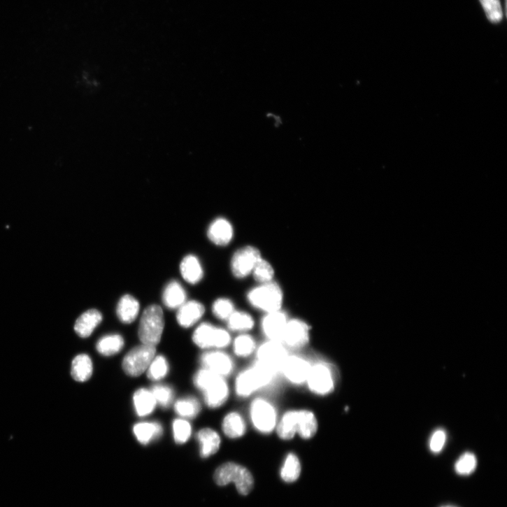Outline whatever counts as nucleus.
Returning <instances> with one entry per match:
<instances>
[{
	"mask_svg": "<svg viewBox=\"0 0 507 507\" xmlns=\"http://www.w3.org/2000/svg\"><path fill=\"white\" fill-rule=\"evenodd\" d=\"M193 382L204 395L205 401L209 408H220L227 401L229 387L225 378L203 368L196 373Z\"/></svg>",
	"mask_w": 507,
	"mask_h": 507,
	"instance_id": "nucleus-1",
	"label": "nucleus"
},
{
	"mask_svg": "<svg viewBox=\"0 0 507 507\" xmlns=\"http://www.w3.org/2000/svg\"><path fill=\"white\" fill-rule=\"evenodd\" d=\"M275 375V373L257 362L238 374L236 380V394L241 397H248L269 385Z\"/></svg>",
	"mask_w": 507,
	"mask_h": 507,
	"instance_id": "nucleus-2",
	"label": "nucleus"
},
{
	"mask_svg": "<svg viewBox=\"0 0 507 507\" xmlns=\"http://www.w3.org/2000/svg\"><path fill=\"white\" fill-rule=\"evenodd\" d=\"M164 328L162 309L153 304L144 311L138 329V336L144 345L156 347L161 341Z\"/></svg>",
	"mask_w": 507,
	"mask_h": 507,
	"instance_id": "nucleus-3",
	"label": "nucleus"
},
{
	"mask_svg": "<svg viewBox=\"0 0 507 507\" xmlns=\"http://www.w3.org/2000/svg\"><path fill=\"white\" fill-rule=\"evenodd\" d=\"M216 483L221 486L233 482L241 494L247 495L252 490L254 480L250 471L239 464L228 462L220 466L215 474Z\"/></svg>",
	"mask_w": 507,
	"mask_h": 507,
	"instance_id": "nucleus-4",
	"label": "nucleus"
},
{
	"mask_svg": "<svg viewBox=\"0 0 507 507\" xmlns=\"http://www.w3.org/2000/svg\"><path fill=\"white\" fill-rule=\"evenodd\" d=\"M248 297L254 308L266 313L280 310L283 298L280 286L272 281L252 289Z\"/></svg>",
	"mask_w": 507,
	"mask_h": 507,
	"instance_id": "nucleus-5",
	"label": "nucleus"
},
{
	"mask_svg": "<svg viewBox=\"0 0 507 507\" xmlns=\"http://www.w3.org/2000/svg\"><path fill=\"white\" fill-rule=\"evenodd\" d=\"M250 416L255 429L260 434H269L276 429L277 412L272 403L267 399H255L250 405Z\"/></svg>",
	"mask_w": 507,
	"mask_h": 507,
	"instance_id": "nucleus-6",
	"label": "nucleus"
},
{
	"mask_svg": "<svg viewBox=\"0 0 507 507\" xmlns=\"http://www.w3.org/2000/svg\"><path fill=\"white\" fill-rule=\"evenodd\" d=\"M192 341L201 349H222L230 345L231 337L225 329L217 328L209 323H202L194 331Z\"/></svg>",
	"mask_w": 507,
	"mask_h": 507,
	"instance_id": "nucleus-7",
	"label": "nucleus"
},
{
	"mask_svg": "<svg viewBox=\"0 0 507 507\" xmlns=\"http://www.w3.org/2000/svg\"><path fill=\"white\" fill-rule=\"evenodd\" d=\"M156 355V347L142 344L124 358L122 368L129 376L138 377L147 371Z\"/></svg>",
	"mask_w": 507,
	"mask_h": 507,
	"instance_id": "nucleus-8",
	"label": "nucleus"
},
{
	"mask_svg": "<svg viewBox=\"0 0 507 507\" xmlns=\"http://www.w3.org/2000/svg\"><path fill=\"white\" fill-rule=\"evenodd\" d=\"M257 363L276 373L288 357L286 347L280 341H269L257 350Z\"/></svg>",
	"mask_w": 507,
	"mask_h": 507,
	"instance_id": "nucleus-9",
	"label": "nucleus"
},
{
	"mask_svg": "<svg viewBox=\"0 0 507 507\" xmlns=\"http://www.w3.org/2000/svg\"><path fill=\"white\" fill-rule=\"evenodd\" d=\"M306 383L313 393L321 396L331 394L336 385L333 371L324 363L312 365Z\"/></svg>",
	"mask_w": 507,
	"mask_h": 507,
	"instance_id": "nucleus-10",
	"label": "nucleus"
},
{
	"mask_svg": "<svg viewBox=\"0 0 507 507\" xmlns=\"http://www.w3.org/2000/svg\"><path fill=\"white\" fill-rule=\"evenodd\" d=\"M259 250L252 246H247L238 250L231 261V270L238 278H243L250 273L256 264L262 259Z\"/></svg>",
	"mask_w": 507,
	"mask_h": 507,
	"instance_id": "nucleus-11",
	"label": "nucleus"
},
{
	"mask_svg": "<svg viewBox=\"0 0 507 507\" xmlns=\"http://www.w3.org/2000/svg\"><path fill=\"white\" fill-rule=\"evenodd\" d=\"M310 341V327L299 320H288L281 343L287 348L299 349Z\"/></svg>",
	"mask_w": 507,
	"mask_h": 507,
	"instance_id": "nucleus-12",
	"label": "nucleus"
},
{
	"mask_svg": "<svg viewBox=\"0 0 507 507\" xmlns=\"http://www.w3.org/2000/svg\"><path fill=\"white\" fill-rule=\"evenodd\" d=\"M312 364L306 359L296 355H288L281 372L292 384L301 385L307 382Z\"/></svg>",
	"mask_w": 507,
	"mask_h": 507,
	"instance_id": "nucleus-13",
	"label": "nucleus"
},
{
	"mask_svg": "<svg viewBox=\"0 0 507 507\" xmlns=\"http://www.w3.org/2000/svg\"><path fill=\"white\" fill-rule=\"evenodd\" d=\"M203 368L224 378L231 374L234 369L232 358L221 351H210L203 354L200 357Z\"/></svg>",
	"mask_w": 507,
	"mask_h": 507,
	"instance_id": "nucleus-14",
	"label": "nucleus"
},
{
	"mask_svg": "<svg viewBox=\"0 0 507 507\" xmlns=\"http://www.w3.org/2000/svg\"><path fill=\"white\" fill-rule=\"evenodd\" d=\"M288 320L280 310L267 313L262 320V329L269 341L281 342Z\"/></svg>",
	"mask_w": 507,
	"mask_h": 507,
	"instance_id": "nucleus-15",
	"label": "nucleus"
},
{
	"mask_svg": "<svg viewBox=\"0 0 507 507\" xmlns=\"http://www.w3.org/2000/svg\"><path fill=\"white\" fill-rule=\"evenodd\" d=\"M205 312V307L200 302L194 300L185 301L178 309L177 322L180 327L190 328L201 320Z\"/></svg>",
	"mask_w": 507,
	"mask_h": 507,
	"instance_id": "nucleus-16",
	"label": "nucleus"
},
{
	"mask_svg": "<svg viewBox=\"0 0 507 507\" xmlns=\"http://www.w3.org/2000/svg\"><path fill=\"white\" fill-rule=\"evenodd\" d=\"M197 440L199 445L200 456L202 458H208L216 454L222 443L219 434L210 428L200 430L197 434Z\"/></svg>",
	"mask_w": 507,
	"mask_h": 507,
	"instance_id": "nucleus-17",
	"label": "nucleus"
},
{
	"mask_svg": "<svg viewBox=\"0 0 507 507\" xmlns=\"http://www.w3.org/2000/svg\"><path fill=\"white\" fill-rule=\"evenodd\" d=\"M208 235L209 239L215 245L226 246L230 243L234 237V229L228 220L219 218L211 224Z\"/></svg>",
	"mask_w": 507,
	"mask_h": 507,
	"instance_id": "nucleus-18",
	"label": "nucleus"
},
{
	"mask_svg": "<svg viewBox=\"0 0 507 507\" xmlns=\"http://www.w3.org/2000/svg\"><path fill=\"white\" fill-rule=\"evenodd\" d=\"M101 321L103 315L98 310H90L76 320L74 330L78 336L86 338L91 336Z\"/></svg>",
	"mask_w": 507,
	"mask_h": 507,
	"instance_id": "nucleus-19",
	"label": "nucleus"
},
{
	"mask_svg": "<svg viewBox=\"0 0 507 507\" xmlns=\"http://www.w3.org/2000/svg\"><path fill=\"white\" fill-rule=\"evenodd\" d=\"M297 412V434L304 440L313 438L318 430V421L315 414L308 410Z\"/></svg>",
	"mask_w": 507,
	"mask_h": 507,
	"instance_id": "nucleus-20",
	"label": "nucleus"
},
{
	"mask_svg": "<svg viewBox=\"0 0 507 507\" xmlns=\"http://www.w3.org/2000/svg\"><path fill=\"white\" fill-rule=\"evenodd\" d=\"M140 304L131 295L126 294L120 300L117 309V314L120 320L126 324L133 323L138 316Z\"/></svg>",
	"mask_w": 507,
	"mask_h": 507,
	"instance_id": "nucleus-21",
	"label": "nucleus"
},
{
	"mask_svg": "<svg viewBox=\"0 0 507 507\" xmlns=\"http://www.w3.org/2000/svg\"><path fill=\"white\" fill-rule=\"evenodd\" d=\"M222 430L228 438L238 439L246 434L247 424L240 413L232 412L225 416L222 422Z\"/></svg>",
	"mask_w": 507,
	"mask_h": 507,
	"instance_id": "nucleus-22",
	"label": "nucleus"
},
{
	"mask_svg": "<svg viewBox=\"0 0 507 507\" xmlns=\"http://www.w3.org/2000/svg\"><path fill=\"white\" fill-rule=\"evenodd\" d=\"M134 404L138 416L144 417L151 415L157 405V401L151 390L141 388L134 394Z\"/></svg>",
	"mask_w": 507,
	"mask_h": 507,
	"instance_id": "nucleus-23",
	"label": "nucleus"
},
{
	"mask_svg": "<svg viewBox=\"0 0 507 507\" xmlns=\"http://www.w3.org/2000/svg\"><path fill=\"white\" fill-rule=\"evenodd\" d=\"M186 292L183 286L178 282L173 280L164 290L163 302L169 309H178L186 301Z\"/></svg>",
	"mask_w": 507,
	"mask_h": 507,
	"instance_id": "nucleus-24",
	"label": "nucleus"
},
{
	"mask_svg": "<svg viewBox=\"0 0 507 507\" xmlns=\"http://www.w3.org/2000/svg\"><path fill=\"white\" fill-rule=\"evenodd\" d=\"M134 434L138 441L144 445L159 439L163 434V427L158 422H142L134 427Z\"/></svg>",
	"mask_w": 507,
	"mask_h": 507,
	"instance_id": "nucleus-25",
	"label": "nucleus"
},
{
	"mask_svg": "<svg viewBox=\"0 0 507 507\" xmlns=\"http://www.w3.org/2000/svg\"><path fill=\"white\" fill-rule=\"evenodd\" d=\"M297 410L288 411L278 422L276 430L281 440H292L297 434Z\"/></svg>",
	"mask_w": 507,
	"mask_h": 507,
	"instance_id": "nucleus-26",
	"label": "nucleus"
},
{
	"mask_svg": "<svg viewBox=\"0 0 507 507\" xmlns=\"http://www.w3.org/2000/svg\"><path fill=\"white\" fill-rule=\"evenodd\" d=\"M180 273L187 283L196 284L203 277V269L199 259L193 255L186 256L180 264Z\"/></svg>",
	"mask_w": 507,
	"mask_h": 507,
	"instance_id": "nucleus-27",
	"label": "nucleus"
},
{
	"mask_svg": "<svg viewBox=\"0 0 507 507\" xmlns=\"http://www.w3.org/2000/svg\"><path fill=\"white\" fill-rule=\"evenodd\" d=\"M93 365L91 359L87 355L76 356L72 362L71 376L78 382L88 380L92 374Z\"/></svg>",
	"mask_w": 507,
	"mask_h": 507,
	"instance_id": "nucleus-28",
	"label": "nucleus"
},
{
	"mask_svg": "<svg viewBox=\"0 0 507 507\" xmlns=\"http://www.w3.org/2000/svg\"><path fill=\"white\" fill-rule=\"evenodd\" d=\"M124 347V340L118 334L106 336L97 343V352L103 356H113L120 352Z\"/></svg>",
	"mask_w": 507,
	"mask_h": 507,
	"instance_id": "nucleus-29",
	"label": "nucleus"
},
{
	"mask_svg": "<svg viewBox=\"0 0 507 507\" xmlns=\"http://www.w3.org/2000/svg\"><path fill=\"white\" fill-rule=\"evenodd\" d=\"M176 414L185 419H194L201 411L199 401L193 397H187L178 399L174 405Z\"/></svg>",
	"mask_w": 507,
	"mask_h": 507,
	"instance_id": "nucleus-30",
	"label": "nucleus"
},
{
	"mask_svg": "<svg viewBox=\"0 0 507 507\" xmlns=\"http://www.w3.org/2000/svg\"><path fill=\"white\" fill-rule=\"evenodd\" d=\"M300 473L301 464L299 458L295 454L289 453L281 468V478L286 483H292L299 478Z\"/></svg>",
	"mask_w": 507,
	"mask_h": 507,
	"instance_id": "nucleus-31",
	"label": "nucleus"
},
{
	"mask_svg": "<svg viewBox=\"0 0 507 507\" xmlns=\"http://www.w3.org/2000/svg\"><path fill=\"white\" fill-rule=\"evenodd\" d=\"M227 323L231 331L241 333L248 332L255 326L253 318L243 312H234L227 320Z\"/></svg>",
	"mask_w": 507,
	"mask_h": 507,
	"instance_id": "nucleus-32",
	"label": "nucleus"
},
{
	"mask_svg": "<svg viewBox=\"0 0 507 507\" xmlns=\"http://www.w3.org/2000/svg\"><path fill=\"white\" fill-rule=\"evenodd\" d=\"M169 369L166 359L162 355L155 356L147 369L148 377L153 381L160 380L166 376Z\"/></svg>",
	"mask_w": 507,
	"mask_h": 507,
	"instance_id": "nucleus-33",
	"label": "nucleus"
},
{
	"mask_svg": "<svg viewBox=\"0 0 507 507\" xmlns=\"http://www.w3.org/2000/svg\"><path fill=\"white\" fill-rule=\"evenodd\" d=\"M256 350V342L250 335L242 334L234 342V352L240 357H248Z\"/></svg>",
	"mask_w": 507,
	"mask_h": 507,
	"instance_id": "nucleus-34",
	"label": "nucleus"
},
{
	"mask_svg": "<svg viewBox=\"0 0 507 507\" xmlns=\"http://www.w3.org/2000/svg\"><path fill=\"white\" fill-rule=\"evenodd\" d=\"M487 19L492 24H499L504 18L500 0H479Z\"/></svg>",
	"mask_w": 507,
	"mask_h": 507,
	"instance_id": "nucleus-35",
	"label": "nucleus"
},
{
	"mask_svg": "<svg viewBox=\"0 0 507 507\" xmlns=\"http://www.w3.org/2000/svg\"><path fill=\"white\" fill-rule=\"evenodd\" d=\"M151 392L161 408L166 409L170 407L174 399V391L166 385L157 384L152 387Z\"/></svg>",
	"mask_w": 507,
	"mask_h": 507,
	"instance_id": "nucleus-36",
	"label": "nucleus"
},
{
	"mask_svg": "<svg viewBox=\"0 0 507 507\" xmlns=\"http://www.w3.org/2000/svg\"><path fill=\"white\" fill-rule=\"evenodd\" d=\"M172 429L173 439L178 445L187 442L192 434L190 424L183 419L175 420L172 424Z\"/></svg>",
	"mask_w": 507,
	"mask_h": 507,
	"instance_id": "nucleus-37",
	"label": "nucleus"
},
{
	"mask_svg": "<svg viewBox=\"0 0 507 507\" xmlns=\"http://www.w3.org/2000/svg\"><path fill=\"white\" fill-rule=\"evenodd\" d=\"M213 312L219 320L227 321L235 312L234 304L226 298L218 299L213 304Z\"/></svg>",
	"mask_w": 507,
	"mask_h": 507,
	"instance_id": "nucleus-38",
	"label": "nucleus"
},
{
	"mask_svg": "<svg viewBox=\"0 0 507 507\" xmlns=\"http://www.w3.org/2000/svg\"><path fill=\"white\" fill-rule=\"evenodd\" d=\"M252 273L257 281L263 284L272 280L274 276V270L270 263L262 259L256 264Z\"/></svg>",
	"mask_w": 507,
	"mask_h": 507,
	"instance_id": "nucleus-39",
	"label": "nucleus"
},
{
	"mask_svg": "<svg viewBox=\"0 0 507 507\" xmlns=\"http://www.w3.org/2000/svg\"><path fill=\"white\" fill-rule=\"evenodd\" d=\"M477 466V459L471 452H466L460 457L455 464V470L457 473L467 476L472 473Z\"/></svg>",
	"mask_w": 507,
	"mask_h": 507,
	"instance_id": "nucleus-40",
	"label": "nucleus"
},
{
	"mask_svg": "<svg viewBox=\"0 0 507 507\" xmlns=\"http://www.w3.org/2000/svg\"><path fill=\"white\" fill-rule=\"evenodd\" d=\"M446 433L443 429L436 430L432 435L430 441V449L434 453L441 452L446 442Z\"/></svg>",
	"mask_w": 507,
	"mask_h": 507,
	"instance_id": "nucleus-41",
	"label": "nucleus"
},
{
	"mask_svg": "<svg viewBox=\"0 0 507 507\" xmlns=\"http://www.w3.org/2000/svg\"><path fill=\"white\" fill-rule=\"evenodd\" d=\"M443 507H455V506H443Z\"/></svg>",
	"mask_w": 507,
	"mask_h": 507,
	"instance_id": "nucleus-42",
	"label": "nucleus"
}]
</instances>
